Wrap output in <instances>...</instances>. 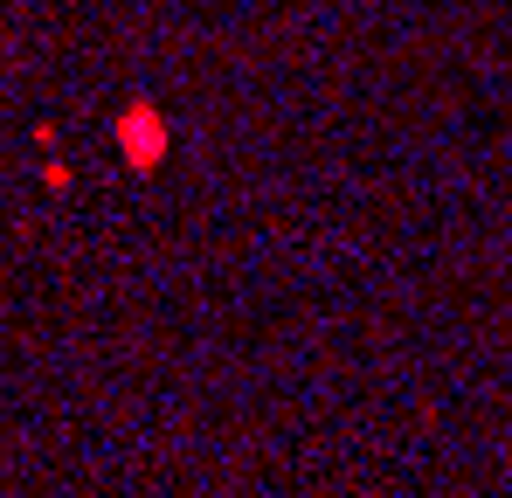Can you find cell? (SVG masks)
Masks as SVG:
<instances>
[{
    "mask_svg": "<svg viewBox=\"0 0 512 498\" xmlns=\"http://www.w3.org/2000/svg\"><path fill=\"white\" fill-rule=\"evenodd\" d=\"M125 139H132V160H153V153H160V146H153V139H160V118H153V111H132V118H125Z\"/></svg>",
    "mask_w": 512,
    "mask_h": 498,
    "instance_id": "1",
    "label": "cell"
}]
</instances>
